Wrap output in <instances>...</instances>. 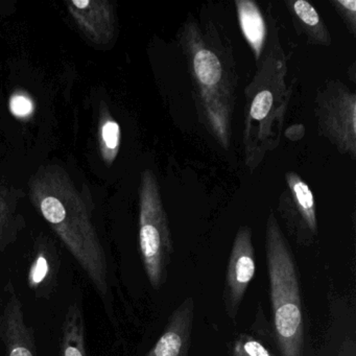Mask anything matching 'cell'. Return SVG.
<instances>
[{"instance_id":"13","label":"cell","mask_w":356,"mask_h":356,"mask_svg":"<svg viewBox=\"0 0 356 356\" xmlns=\"http://www.w3.org/2000/svg\"><path fill=\"white\" fill-rule=\"evenodd\" d=\"M298 34L303 35L307 43L312 45L330 47L332 39L323 22L320 14L312 3L305 0L285 1Z\"/></svg>"},{"instance_id":"1","label":"cell","mask_w":356,"mask_h":356,"mask_svg":"<svg viewBox=\"0 0 356 356\" xmlns=\"http://www.w3.org/2000/svg\"><path fill=\"white\" fill-rule=\"evenodd\" d=\"M200 122L228 151L238 83L230 41L216 24L187 18L178 35Z\"/></svg>"},{"instance_id":"15","label":"cell","mask_w":356,"mask_h":356,"mask_svg":"<svg viewBox=\"0 0 356 356\" xmlns=\"http://www.w3.org/2000/svg\"><path fill=\"white\" fill-rule=\"evenodd\" d=\"M60 354L61 356H87L84 314L76 302L68 306L64 316Z\"/></svg>"},{"instance_id":"4","label":"cell","mask_w":356,"mask_h":356,"mask_svg":"<svg viewBox=\"0 0 356 356\" xmlns=\"http://www.w3.org/2000/svg\"><path fill=\"white\" fill-rule=\"evenodd\" d=\"M270 279L273 328L282 356H303L304 320L297 266L274 212L264 237Z\"/></svg>"},{"instance_id":"12","label":"cell","mask_w":356,"mask_h":356,"mask_svg":"<svg viewBox=\"0 0 356 356\" xmlns=\"http://www.w3.org/2000/svg\"><path fill=\"white\" fill-rule=\"evenodd\" d=\"M61 259L55 243L47 236L37 238L28 272L29 289L38 299H49L59 278Z\"/></svg>"},{"instance_id":"5","label":"cell","mask_w":356,"mask_h":356,"mask_svg":"<svg viewBox=\"0 0 356 356\" xmlns=\"http://www.w3.org/2000/svg\"><path fill=\"white\" fill-rule=\"evenodd\" d=\"M138 191L139 250L149 283L159 289L168 279L174 243L159 182L153 170L147 168L141 172Z\"/></svg>"},{"instance_id":"7","label":"cell","mask_w":356,"mask_h":356,"mask_svg":"<svg viewBox=\"0 0 356 356\" xmlns=\"http://www.w3.org/2000/svg\"><path fill=\"white\" fill-rule=\"evenodd\" d=\"M256 272L255 250L252 229L243 226L237 230L229 256L225 282L224 303L229 318L234 320L243 297Z\"/></svg>"},{"instance_id":"20","label":"cell","mask_w":356,"mask_h":356,"mask_svg":"<svg viewBox=\"0 0 356 356\" xmlns=\"http://www.w3.org/2000/svg\"><path fill=\"white\" fill-rule=\"evenodd\" d=\"M10 111L20 120L30 118L34 114L35 104L26 92H15L10 99Z\"/></svg>"},{"instance_id":"3","label":"cell","mask_w":356,"mask_h":356,"mask_svg":"<svg viewBox=\"0 0 356 356\" xmlns=\"http://www.w3.org/2000/svg\"><path fill=\"white\" fill-rule=\"evenodd\" d=\"M257 63V70L245 89L243 109V152L251 172L280 145L291 97L286 83L287 58L277 35Z\"/></svg>"},{"instance_id":"10","label":"cell","mask_w":356,"mask_h":356,"mask_svg":"<svg viewBox=\"0 0 356 356\" xmlns=\"http://www.w3.org/2000/svg\"><path fill=\"white\" fill-rule=\"evenodd\" d=\"M66 8L74 24L93 44L108 45L116 35V14L107 0H72Z\"/></svg>"},{"instance_id":"14","label":"cell","mask_w":356,"mask_h":356,"mask_svg":"<svg viewBox=\"0 0 356 356\" xmlns=\"http://www.w3.org/2000/svg\"><path fill=\"white\" fill-rule=\"evenodd\" d=\"M237 19L241 34L249 44L256 62L259 61L266 47L268 28L260 8L253 0H236Z\"/></svg>"},{"instance_id":"8","label":"cell","mask_w":356,"mask_h":356,"mask_svg":"<svg viewBox=\"0 0 356 356\" xmlns=\"http://www.w3.org/2000/svg\"><path fill=\"white\" fill-rule=\"evenodd\" d=\"M286 189L281 193L278 210L285 224L298 238L318 235L316 200L307 183L299 174H285Z\"/></svg>"},{"instance_id":"18","label":"cell","mask_w":356,"mask_h":356,"mask_svg":"<svg viewBox=\"0 0 356 356\" xmlns=\"http://www.w3.org/2000/svg\"><path fill=\"white\" fill-rule=\"evenodd\" d=\"M232 356H274L270 350L251 335L241 334L234 341Z\"/></svg>"},{"instance_id":"16","label":"cell","mask_w":356,"mask_h":356,"mask_svg":"<svg viewBox=\"0 0 356 356\" xmlns=\"http://www.w3.org/2000/svg\"><path fill=\"white\" fill-rule=\"evenodd\" d=\"M22 227L24 220L18 212L15 191L0 183V251L17 239Z\"/></svg>"},{"instance_id":"6","label":"cell","mask_w":356,"mask_h":356,"mask_svg":"<svg viewBox=\"0 0 356 356\" xmlns=\"http://www.w3.org/2000/svg\"><path fill=\"white\" fill-rule=\"evenodd\" d=\"M318 132L343 155L356 159V95L341 81H328L316 97Z\"/></svg>"},{"instance_id":"19","label":"cell","mask_w":356,"mask_h":356,"mask_svg":"<svg viewBox=\"0 0 356 356\" xmlns=\"http://www.w3.org/2000/svg\"><path fill=\"white\" fill-rule=\"evenodd\" d=\"M337 15L341 18L343 24L352 36L356 34V1L355 0H330Z\"/></svg>"},{"instance_id":"2","label":"cell","mask_w":356,"mask_h":356,"mask_svg":"<svg viewBox=\"0 0 356 356\" xmlns=\"http://www.w3.org/2000/svg\"><path fill=\"white\" fill-rule=\"evenodd\" d=\"M33 205L72 254L102 298L109 291L105 249L92 220V208L59 165L41 166L30 180Z\"/></svg>"},{"instance_id":"11","label":"cell","mask_w":356,"mask_h":356,"mask_svg":"<svg viewBox=\"0 0 356 356\" xmlns=\"http://www.w3.org/2000/svg\"><path fill=\"white\" fill-rule=\"evenodd\" d=\"M193 316L195 303L187 297L172 312L161 337L145 356H189Z\"/></svg>"},{"instance_id":"17","label":"cell","mask_w":356,"mask_h":356,"mask_svg":"<svg viewBox=\"0 0 356 356\" xmlns=\"http://www.w3.org/2000/svg\"><path fill=\"white\" fill-rule=\"evenodd\" d=\"M97 138L102 159L108 166H111L120 153L122 131L120 124L105 104H102L99 108Z\"/></svg>"},{"instance_id":"9","label":"cell","mask_w":356,"mask_h":356,"mask_svg":"<svg viewBox=\"0 0 356 356\" xmlns=\"http://www.w3.org/2000/svg\"><path fill=\"white\" fill-rule=\"evenodd\" d=\"M0 341L7 356H37L35 331L26 323L24 304L12 281L6 284L0 306Z\"/></svg>"}]
</instances>
